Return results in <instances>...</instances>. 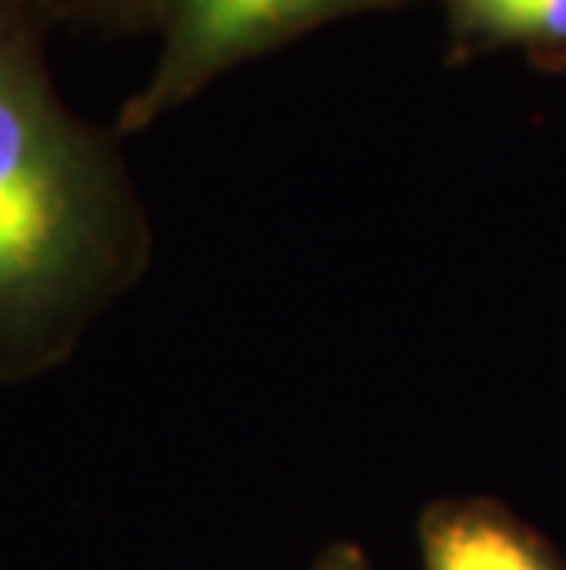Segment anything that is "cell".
Returning <instances> with one entry per match:
<instances>
[{"label": "cell", "instance_id": "cell-4", "mask_svg": "<svg viewBox=\"0 0 566 570\" xmlns=\"http://www.w3.org/2000/svg\"><path fill=\"white\" fill-rule=\"evenodd\" d=\"M445 63L519 48L540 75H566V0H441Z\"/></svg>", "mask_w": 566, "mask_h": 570}, {"label": "cell", "instance_id": "cell-5", "mask_svg": "<svg viewBox=\"0 0 566 570\" xmlns=\"http://www.w3.org/2000/svg\"><path fill=\"white\" fill-rule=\"evenodd\" d=\"M19 4H27L44 22L63 19L111 33H155L162 16V0H19Z\"/></svg>", "mask_w": 566, "mask_h": 570}, {"label": "cell", "instance_id": "cell-1", "mask_svg": "<svg viewBox=\"0 0 566 570\" xmlns=\"http://www.w3.org/2000/svg\"><path fill=\"white\" fill-rule=\"evenodd\" d=\"M41 27L0 0V372L52 361L151 254L115 137L59 100Z\"/></svg>", "mask_w": 566, "mask_h": 570}, {"label": "cell", "instance_id": "cell-3", "mask_svg": "<svg viewBox=\"0 0 566 570\" xmlns=\"http://www.w3.org/2000/svg\"><path fill=\"white\" fill-rule=\"evenodd\" d=\"M424 570H566L563 552L493 497H441L419 512Z\"/></svg>", "mask_w": 566, "mask_h": 570}, {"label": "cell", "instance_id": "cell-2", "mask_svg": "<svg viewBox=\"0 0 566 570\" xmlns=\"http://www.w3.org/2000/svg\"><path fill=\"white\" fill-rule=\"evenodd\" d=\"M413 0H162L159 59L129 96L118 132H143L228 70L269 56L335 19L394 11Z\"/></svg>", "mask_w": 566, "mask_h": 570}, {"label": "cell", "instance_id": "cell-6", "mask_svg": "<svg viewBox=\"0 0 566 570\" xmlns=\"http://www.w3.org/2000/svg\"><path fill=\"white\" fill-rule=\"evenodd\" d=\"M309 570H371V560L357 541H331Z\"/></svg>", "mask_w": 566, "mask_h": 570}]
</instances>
